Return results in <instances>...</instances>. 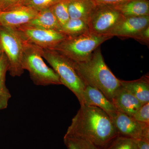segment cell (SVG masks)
<instances>
[{
	"label": "cell",
	"instance_id": "obj_30",
	"mask_svg": "<svg viewBox=\"0 0 149 149\" xmlns=\"http://www.w3.org/2000/svg\"><path fill=\"white\" fill-rule=\"evenodd\" d=\"M0 12H1V9H0Z\"/></svg>",
	"mask_w": 149,
	"mask_h": 149
},
{
	"label": "cell",
	"instance_id": "obj_5",
	"mask_svg": "<svg viewBox=\"0 0 149 149\" xmlns=\"http://www.w3.org/2000/svg\"><path fill=\"white\" fill-rule=\"evenodd\" d=\"M111 38L89 31L77 37H67L53 49L74 62H82L87 60L101 44Z\"/></svg>",
	"mask_w": 149,
	"mask_h": 149
},
{
	"label": "cell",
	"instance_id": "obj_10",
	"mask_svg": "<svg viewBox=\"0 0 149 149\" xmlns=\"http://www.w3.org/2000/svg\"><path fill=\"white\" fill-rule=\"evenodd\" d=\"M38 11L29 7L22 5L0 12V26L17 29L24 26L37 15Z\"/></svg>",
	"mask_w": 149,
	"mask_h": 149
},
{
	"label": "cell",
	"instance_id": "obj_18",
	"mask_svg": "<svg viewBox=\"0 0 149 149\" xmlns=\"http://www.w3.org/2000/svg\"><path fill=\"white\" fill-rule=\"evenodd\" d=\"M8 60L3 52L0 56V110L7 108L9 100L11 97L6 85V74L8 70Z\"/></svg>",
	"mask_w": 149,
	"mask_h": 149
},
{
	"label": "cell",
	"instance_id": "obj_21",
	"mask_svg": "<svg viewBox=\"0 0 149 149\" xmlns=\"http://www.w3.org/2000/svg\"><path fill=\"white\" fill-rule=\"evenodd\" d=\"M68 0H62L50 7L61 28L70 18L68 12Z\"/></svg>",
	"mask_w": 149,
	"mask_h": 149
},
{
	"label": "cell",
	"instance_id": "obj_2",
	"mask_svg": "<svg viewBox=\"0 0 149 149\" xmlns=\"http://www.w3.org/2000/svg\"><path fill=\"white\" fill-rule=\"evenodd\" d=\"M73 63L75 70L85 85L97 88L112 101L121 87L120 80L115 76L106 64L100 47L87 60Z\"/></svg>",
	"mask_w": 149,
	"mask_h": 149
},
{
	"label": "cell",
	"instance_id": "obj_19",
	"mask_svg": "<svg viewBox=\"0 0 149 149\" xmlns=\"http://www.w3.org/2000/svg\"><path fill=\"white\" fill-rule=\"evenodd\" d=\"M67 37H77L89 32L88 22L78 19L68 20L60 30Z\"/></svg>",
	"mask_w": 149,
	"mask_h": 149
},
{
	"label": "cell",
	"instance_id": "obj_4",
	"mask_svg": "<svg viewBox=\"0 0 149 149\" xmlns=\"http://www.w3.org/2000/svg\"><path fill=\"white\" fill-rule=\"evenodd\" d=\"M43 59L42 49L25 41L22 68L29 72L33 83L38 86L61 85L58 75L46 64Z\"/></svg>",
	"mask_w": 149,
	"mask_h": 149
},
{
	"label": "cell",
	"instance_id": "obj_17",
	"mask_svg": "<svg viewBox=\"0 0 149 149\" xmlns=\"http://www.w3.org/2000/svg\"><path fill=\"white\" fill-rule=\"evenodd\" d=\"M24 25L40 29L60 31L61 26L50 8L38 11L37 15Z\"/></svg>",
	"mask_w": 149,
	"mask_h": 149
},
{
	"label": "cell",
	"instance_id": "obj_13",
	"mask_svg": "<svg viewBox=\"0 0 149 149\" xmlns=\"http://www.w3.org/2000/svg\"><path fill=\"white\" fill-rule=\"evenodd\" d=\"M118 111L132 116L143 104L131 93L120 87L112 100Z\"/></svg>",
	"mask_w": 149,
	"mask_h": 149
},
{
	"label": "cell",
	"instance_id": "obj_11",
	"mask_svg": "<svg viewBox=\"0 0 149 149\" xmlns=\"http://www.w3.org/2000/svg\"><path fill=\"white\" fill-rule=\"evenodd\" d=\"M149 26V16L124 17L109 33V36L133 38Z\"/></svg>",
	"mask_w": 149,
	"mask_h": 149
},
{
	"label": "cell",
	"instance_id": "obj_6",
	"mask_svg": "<svg viewBox=\"0 0 149 149\" xmlns=\"http://www.w3.org/2000/svg\"><path fill=\"white\" fill-rule=\"evenodd\" d=\"M0 40L8 60L10 74L13 77H20L24 71L22 60L25 40L16 29L0 26Z\"/></svg>",
	"mask_w": 149,
	"mask_h": 149
},
{
	"label": "cell",
	"instance_id": "obj_8",
	"mask_svg": "<svg viewBox=\"0 0 149 149\" xmlns=\"http://www.w3.org/2000/svg\"><path fill=\"white\" fill-rule=\"evenodd\" d=\"M25 41L42 49H53L67 37L61 31L24 25L16 29Z\"/></svg>",
	"mask_w": 149,
	"mask_h": 149
},
{
	"label": "cell",
	"instance_id": "obj_25",
	"mask_svg": "<svg viewBox=\"0 0 149 149\" xmlns=\"http://www.w3.org/2000/svg\"><path fill=\"white\" fill-rule=\"evenodd\" d=\"M25 0H0L1 12L10 10L17 7L23 5Z\"/></svg>",
	"mask_w": 149,
	"mask_h": 149
},
{
	"label": "cell",
	"instance_id": "obj_20",
	"mask_svg": "<svg viewBox=\"0 0 149 149\" xmlns=\"http://www.w3.org/2000/svg\"><path fill=\"white\" fill-rule=\"evenodd\" d=\"M63 141L68 149H101L91 141L75 135L65 133Z\"/></svg>",
	"mask_w": 149,
	"mask_h": 149
},
{
	"label": "cell",
	"instance_id": "obj_7",
	"mask_svg": "<svg viewBox=\"0 0 149 149\" xmlns=\"http://www.w3.org/2000/svg\"><path fill=\"white\" fill-rule=\"evenodd\" d=\"M123 17L113 6L97 5L88 20L89 31L97 35L109 36Z\"/></svg>",
	"mask_w": 149,
	"mask_h": 149
},
{
	"label": "cell",
	"instance_id": "obj_12",
	"mask_svg": "<svg viewBox=\"0 0 149 149\" xmlns=\"http://www.w3.org/2000/svg\"><path fill=\"white\" fill-rule=\"evenodd\" d=\"M82 105L98 107L107 113L111 118L118 111L114 104L100 91L88 85H86L83 92V103L80 105Z\"/></svg>",
	"mask_w": 149,
	"mask_h": 149
},
{
	"label": "cell",
	"instance_id": "obj_27",
	"mask_svg": "<svg viewBox=\"0 0 149 149\" xmlns=\"http://www.w3.org/2000/svg\"><path fill=\"white\" fill-rule=\"evenodd\" d=\"M97 5L114 6L129 0H93Z\"/></svg>",
	"mask_w": 149,
	"mask_h": 149
},
{
	"label": "cell",
	"instance_id": "obj_14",
	"mask_svg": "<svg viewBox=\"0 0 149 149\" xmlns=\"http://www.w3.org/2000/svg\"><path fill=\"white\" fill-rule=\"evenodd\" d=\"M120 84L123 88L131 93L143 104L149 102V77L148 74L137 80H120Z\"/></svg>",
	"mask_w": 149,
	"mask_h": 149
},
{
	"label": "cell",
	"instance_id": "obj_28",
	"mask_svg": "<svg viewBox=\"0 0 149 149\" xmlns=\"http://www.w3.org/2000/svg\"><path fill=\"white\" fill-rule=\"evenodd\" d=\"M137 141L138 149H149V139L143 138Z\"/></svg>",
	"mask_w": 149,
	"mask_h": 149
},
{
	"label": "cell",
	"instance_id": "obj_29",
	"mask_svg": "<svg viewBox=\"0 0 149 149\" xmlns=\"http://www.w3.org/2000/svg\"><path fill=\"white\" fill-rule=\"evenodd\" d=\"M3 52L2 47L1 40H0V56L1 55V54H3Z\"/></svg>",
	"mask_w": 149,
	"mask_h": 149
},
{
	"label": "cell",
	"instance_id": "obj_3",
	"mask_svg": "<svg viewBox=\"0 0 149 149\" xmlns=\"http://www.w3.org/2000/svg\"><path fill=\"white\" fill-rule=\"evenodd\" d=\"M42 55L59 77L61 85L72 91L83 103V94L86 86L75 70L73 62L53 49H42Z\"/></svg>",
	"mask_w": 149,
	"mask_h": 149
},
{
	"label": "cell",
	"instance_id": "obj_24",
	"mask_svg": "<svg viewBox=\"0 0 149 149\" xmlns=\"http://www.w3.org/2000/svg\"><path fill=\"white\" fill-rule=\"evenodd\" d=\"M131 117L139 122L149 125V102L143 104Z\"/></svg>",
	"mask_w": 149,
	"mask_h": 149
},
{
	"label": "cell",
	"instance_id": "obj_9",
	"mask_svg": "<svg viewBox=\"0 0 149 149\" xmlns=\"http://www.w3.org/2000/svg\"><path fill=\"white\" fill-rule=\"evenodd\" d=\"M111 119L118 136L140 140L149 139V125L139 122L125 113L117 111Z\"/></svg>",
	"mask_w": 149,
	"mask_h": 149
},
{
	"label": "cell",
	"instance_id": "obj_22",
	"mask_svg": "<svg viewBox=\"0 0 149 149\" xmlns=\"http://www.w3.org/2000/svg\"><path fill=\"white\" fill-rule=\"evenodd\" d=\"M103 149H138V141L118 136Z\"/></svg>",
	"mask_w": 149,
	"mask_h": 149
},
{
	"label": "cell",
	"instance_id": "obj_26",
	"mask_svg": "<svg viewBox=\"0 0 149 149\" xmlns=\"http://www.w3.org/2000/svg\"><path fill=\"white\" fill-rule=\"evenodd\" d=\"M133 39L141 44L149 46V26L135 35Z\"/></svg>",
	"mask_w": 149,
	"mask_h": 149
},
{
	"label": "cell",
	"instance_id": "obj_23",
	"mask_svg": "<svg viewBox=\"0 0 149 149\" xmlns=\"http://www.w3.org/2000/svg\"><path fill=\"white\" fill-rule=\"evenodd\" d=\"M62 0H25L23 5L32 8L37 11L49 8Z\"/></svg>",
	"mask_w": 149,
	"mask_h": 149
},
{
	"label": "cell",
	"instance_id": "obj_15",
	"mask_svg": "<svg viewBox=\"0 0 149 149\" xmlns=\"http://www.w3.org/2000/svg\"><path fill=\"white\" fill-rule=\"evenodd\" d=\"M97 6L93 0H68V10L70 18L82 19L88 23Z\"/></svg>",
	"mask_w": 149,
	"mask_h": 149
},
{
	"label": "cell",
	"instance_id": "obj_1",
	"mask_svg": "<svg viewBox=\"0 0 149 149\" xmlns=\"http://www.w3.org/2000/svg\"><path fill=\"white\" fill-rule=\"evenodd\" d=\"M80 106L66 134L80 136L103 149L118 136L111 118L98 107Z\"/></svg>",
	"mask_w": 149,
	"mask_h": 149
},
{
	"label": "cell",
	"instance_id": "obj_16",
	"mask_svg": "<svg viewBox=\"0 0 149 149\" xmlns=\"http://www.w3.org/2000/svg\"><path fill=\"white\" fill-rule=\"evenodd\" d=\"M113 6L124 17L149 16V0H129Z\"/></svg>",
	"mask_w": 149,
	"mask_h": 149
}]
</instances>
